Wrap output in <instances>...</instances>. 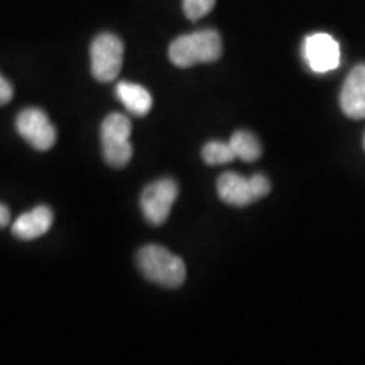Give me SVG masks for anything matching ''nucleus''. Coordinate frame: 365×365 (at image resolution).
I'll return each instance as SVG.
<instances>
[{
    "label": "nucleus",
    "instance_id": "nucleus-14",
    "mask_svg": "<svg viewBox=\"0 0 365 365\" xmlns=\"http://www.w3.org/2000/svg\"><path fill=\"white\" fill-rule=\"evenodd\" d=\"M215 7V0H182V12L190 21H198Z\"/></svg>",
    "mask_w": 365,
    "mask_h": 365
},
{
    "label": "nucleus",
    "instance_id": "nucleus-2",
    "mask_svg": "<svg viewBox=\"0 0 365 365\" xmlns=\"http://www.w3.org/2000/svg\"><path fill=\"white\" fill-rule=\"evenodd\" d=\"M137 266L145 279L170 289L180 287L186 279L185 261L163 245L153 244L140 249L137 254Z\"/></svg>",
    "mask_w": 365,
    "mask_h": 365
},
{
    "label": "nucleus",
    "instance_id": "nucleus-4",
    "mask_svg": "<svg viewBox=\"0 0 365 365\" xmlns=\"http://www.w3.org/2000/svg\"><path fill=\"white\" fill-rule=\"evenodd\" d=\"M217 191L223 203L232 207H247L269 195L271 182L264 175L244 178L237 173H223L217 180Z\"/></svg>",
    "mask_w": 365,
    "mask_h": 365
},
{
    "label": "nucleus",
    "instance_id": "nucleus-15",
    "mask_svg": "<svg viewBox=\"0 0 365 365\" xmlns=\"http://www.w3.org/2000/svg\"><path fill=\"white\" fill-rule=\"evenodd\" d=\"M14 97V88L11 85V81L4 78L2 75H0V105H6L12 100Z\"/></svg>",
    "mask_w": 365,
    "mask_h": 365
},
{
    "label": "nucleus",
    "instance_id": "nucleus-9",
    "mask_svg": "<svg viewBox=\"0 0 365 365\" xmlns=\"http://www.w3.org/2000/svg\"><path fill=\"white\" fill-rule=\"evenodd\" d=\"M340 107L349 118H365V65H357L349 73L340 91Z\"/></svg>",
    "mask_w": 365,
    "mask_h": 365
},
{
    "label": "nucleus",
    "instance_id": "nucleus-10",
    "mask_svg": "<svg viewBox=\"0 0 365 365\" xmlns=\"http://www.w3.org/2000/svg\"><path fill=\"white\" fill-rule=\"evenodd\" d=\"M53 225V212L51 208L41 205L24 213L12 223L14 237L21 240H34L44 235Z\"/></svg>",
    "mask_w": 365,
    "mask_h": 365
},
{
    "label": "nucleus",
    "instance_id": "nucleus-1",
    "mask_svg": "<svg viewBox=\"0 0 365 365\" xmlns=\"http://www.w3.org/2000/svg\"><path fill=\"white\" fill-rule=\"evenodd\" d=\"M223 44L215 29H203L176 38L170 44V59L178 68H190L202 63H215L222 56Z\"/></svg>",
    "mask_w": 365,
    "mask_h": 365
},
{
    "label": "nucleus",
    "instance_id": "nucleus-3",
    "mask_svg": "<svg viewBox=\"0 0 365 365\" xmlns=\"http://www.w3.org/2000/svg\"><path fill=\"white\" fill-rule=\"evenodd\" d=\"M130 118L122 113H110L105 117L100 129L103 158L108 166L124 168L132 159Z\"/></svg>",
    "mask_w": 365,
    "mask_h": 365
},
{
    "label": "nucleus",
    "instance_id": "nucleus-11",
    "mask_svg": "<svg viewBox=\"0 0 365 365\" xmlns=\"http://www.w3.org/2000/svg\"><path fill=\"white\" fill-rule=\"evenodd\" d=\"M115 93L127 110L137 117L148 115L150 108H153V97L144 86L130 83V81H120L117 85Z\"/></svg>",
    "mask_w": 365,
    "mask_h": 365
},
{
    "label": "nucleus",
    "instance_id": "nucleus-5",
    "mask_svg": "<svg viewBox=\"0 0 365 365\" xmlns=\"http://www.w3.org/2000/svg\"><path fill=\"white\" fill-rule=\"evenodd\" d=\"M91 75L95 80L108 83L118 76L124 63V43L115 34L103 33L93 39L90 48Z\"/></svg>",
    "mask_w": 365,
    "mask_h": 365
},
{
    "label": "nucleus",
    "instance_id": "nucleus-16",
    "mask_svg": "<svg viewBox=\"0 0 365 365\" xmlns=\"http://www.w3.org/2000/svg\"><path fill=\"white\" fill-rule=\"evenodd\" d=\"M9 223H11V212H9L6 205L0 203V228L7 227Z\"/></svg>",
    "mask_w": 365,
    "mask_h": 365
},
{
    "label": "nucleus",
    "instance_id": "nucleus-17",
    "mask_svg": "<svg viewBox=\"0 0 365 365\" xmlns=\"http://www.w3.org/2000/svg\"><path fill=\"white\" fill-rule=\"evenodd\" d=\"M364 149H365V137H364Z\"/></svg>",
    "mask_w": 365,
    "mask_h": 365
},
{
    "label": "nucleus",
    "instance_id": "nucleus-6",
    "mask_svg": "<svg viewBox=\"0 0 365 365\" xmlns=\"http://www.w3.org/2000/svg\"><path fill=\"white\" fill-rule=\"evenodd\" d=\"M180 188L171 178H163L145 186L140 195V210L150 225H163L170 217Z\"/></svg>",
    "mask_w": 365,
    "mask_h": 365
},
{
    "label": "nucleus",
    "instance_id": "nucleus-7",
    "mask_svg": "<svg viewBox=\"0 0 365 365\" xmlns=\"http://www.w3.org/2000/svg\"><path fill=\"white\" fill-rule=\"evenodd\" d=\"M16 129L38 150H49L56 143V127L41 108L22 110L16 118Z\"/></svg>",
    "mask_w": 365,
    "mask_h": 365
},
{
    "label": "nucleus",
    "instance_id": "nucleus-12",
    "mask_svg": "<svg viewBox=\"0 0 365 365\" xmlns=\"http://www.w3.org/2000/svg\"><path fill=\"white\" fill-rule=\"evenodd\" d=\"M228 143H230L232 149H234L235 158L242 159V161L245 163L257 161L262 154L261 143H259V139L252 134V132L237 130L234 132V135L230 137Z\"/></svg>",
    "mask_w": 365,
    "mask_h": 365
},
{
    "label": "nucleus",
    "instance_id": "nucleus-13",
    "mask_svg": "<svg viewBox=\"0 0 365 365\" xmlns=\"http://www.w3.org/2000/svg\"><path fill=\"white\" fill-rule=\"evenodd\" d=\"M202 158L210 166H220V164L232 163L234 159H237L230 143H222V140H212V143L205 145L202 150Z\"/></svg>",
    "mask_w": 365,
    "mask_h": 365
},
{
    "label": "nucleus",
    "instance_id": "nucleus-8",
    "mask_svg": "<svg viewBox=\"0 0 365 365\" xmlns=\"http://www.w3.org/2000/svg\"><path fill=\"white\" fill-rule=\"evenodd\" d=\"M303 54L314 73H328L340 66V46L327 33L308 36L303 44Z\"/></svg>",
    "mask_w": 365,
    "mask_h": 365
}]
</instances>
